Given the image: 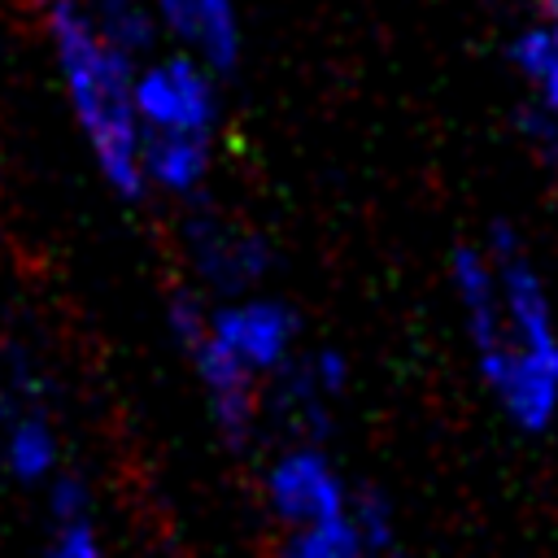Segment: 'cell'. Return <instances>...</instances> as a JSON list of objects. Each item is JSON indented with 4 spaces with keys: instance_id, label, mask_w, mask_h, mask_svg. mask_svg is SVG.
Listing matches in <instances>:
<instances>
[{
    "instance_id": "obj_5",
    "label": "cell",
    "mask_w": 558,
    "mask_h": 558,
    "mask_svg": "<svg viewBox=\"0 0 558 558\" xmlns=\"http://www.w3.org/2000/svg\"><path fill=\"white\" fill-rule=\"evenodd\" d=\"M209 336L231 357H240L253 375H262V371L283 366V357L292 349V336H296V318L279 301H244V305L218 310L209 318Z\"/></svg>"
},
{
    "instance_id": "obj_16",
    "label": "cell",
    "mask_w": 558,
    "mask_h": 558,
    "mask_svg": "<svg viewBox=\"0 0 558 558\" xmlns=\"http://www.w3.org/2000/svg\"><path fill=\"white\" fill-rule=\"evenodd\" d=\"M52 558H105L100 545H96V532L87 527V519H74V523H61L57 536H52Z\"/></svg>"
},
{
    "instance_id": "obj_20",
    "label": "cell",
    "mask_w": 558,
    "mask_h": 558,
    "mask_svg": "<svg viewBox=\"0 0 558 558\" xmlns=\"http://www.w3.org/2000/svg\"><path fill=\"white\" fill-rule=\"evenodd\" d=\"M362 558H401V554L388 545V549H371V554H362Z\"/></svg>"
},
{
    "instance_id": "obj_18",
    "label": "cell",
    "mask_w": 558,
    "mask_h": 558,
    "mask_svg": "<svg viewBox=\"0 0 558 558\" xmlns=\"http://www.w3.org/2000/svg\"><path fill=\"white\" fill-rule=\"evenodd\" d=\"M170 327H174V336L192 349V344L209 331V318L201 314V301H192V296H174V301H170Z\"/></svg>"
},
{
    "instance_id": "obj_2",
    "label": "cell",
    "mask_w": 558,
    "mask_h": 558,
    "mask_svg": "<svg viewBox=\"0 0 558 558\" xmlns=\"http://www.w3.org/2000/svg\"><path fill=\"white\" fill-rule=\"evenodd\" d=\"M131 100H135V118H144L153 131L205 135L209 122H214V87H209V78H205L192 61H183V57L153 65V70L135 83Z\"/></svg>"
},
{
    "instance_id": "obj_15",
    "label": "cell",
    "mask_w": 558,
    "mask_h": 558,
    "mask_svg": "<svg viewBox=\"0 0 558 558\" xmlns=\"http://www.w3.org/2000/svg\"><path fill=\"white\" fill-rule=\"evenodd\" d=\"M514 61H519V70L527 74V78H545L549 74V65L558 61V39H554V31L549 26H532V31H523L519 39H514Z\"/></svg>"
},
{
    "instance_id": "obj_1",
    "label": "cell",
    "mask_w": 558,
    "mask_h": 558,
    "mask_svg": "<svg viewBox=\"0 0 558 558\" xmlns=\"http://www.w3.org/2000/svg\"><path fill=\"white\" fill-rule=\"evenodd\" d=\"M48 31L70 87V105L87 131V144L105 179L122 196H140L144 187L140 122H135L126 57L87 22V13L74 0H48Z\"/></svg>"
},
{
    "instance_id": "obj_22",
    "label": "cell",
    "mask_w": 558,
    "mask_h": 558,
    "mask_svg": "<svg viewBox=\"0 0 558 558\" xmlns=\"http://www.w3.org/2000/svg\"><path fill=\"white\" fill-rule=\"evenodd\" d=\"M9 418V401H4V392H0V423Z\"/></svg>"
},
{
    "instance_id": "obj_21",
    "label": "cell",
    "mask_w": 558,
    "mask_h": 558,
    "mask_svg": "<svg viewBox=\"0 0 558 558\" xmlns=\"http://www.w3.org/2000/svg\"><path fill=\"white\" fill-rule=\"evenodd\" d=\"M541 4H545V17H554V22H558V0H541Z\"/></svg>"
},
{
    "instance_id": "obj_17",
    "label": "cell",
    "mask_w": 558,
    "mask_h": 558,
    "mask_svg": "<svg viewBox=\"0 0 558 558\" xmlns=\"http://www.w3.org/2000/svg\"><path fill=\"white\" fill-rule=\"evenodd\" d=\"M87 501H92V493H87V484L78 475H57V484H52V514H57V523L83 519Z\"/></svg>"
},
{
    "instance_id": "obj_10",
    "label": "cell",
    "mask_w": 558,
    "mask_h": 558,
    "mask_svg": "<svg viewBox=\"0 0 558 558\" xmlns=\"http://www.w3.org/2000/svg\"><path fill=\"white\" fill-rule=\"evenodd\" d=\"M205 166H209L205 135H187V131H148V135H140L144 179H157L174 192H187V187L201 183Z\"/></svg>"
},
{
    "instance_id": "obj_8",
    "label": "cell",
    "mask_w": 558,
    "mask_h": 558,
    "mask_svg": "<svg viewBox=\"0 0 558 558\" xmlns=\"http://www.w3.org/2000/svg\"><path fill=\"white\" fill-rule=\"evenodd\" d=\"M453 288H458V296H462V310H466V323H471L480 362L493 357V353H501L510 340H506L497 275H493L488 257L475 253V248H458V253H453Z\"/></svg>"
},
{
    "instance_id": "obj_13",
    "label": "cell",
    "mask_w": 558,
    "mask_h": 558,
    "mask_svg": "<svg viewBox=\"0 0 558 558\" xmlns=\"http://www.w3.org/2000/svg\"><path fill=\"white\" fill-rule=\"evenodd\" d=\"M100 26H105V39L118 48V52H135V48H148L153 44V17L144 9V0H100Z\"/></svg>"
},
{
    "instance_id": "obj_11",
    "label": "cell",
    "mask_w": 558,
    "mask_h": 558,
    "mask_svg": "<svg viewBox=\"0 0 558 558\" xmlns=\"http://www.w3.org/2000/svg\"><path fill=\"white\" fill-rule=\"evenodd\" d=\"M4 462L17 480H44L57 466V440H52L48 423L44 418L13 423L9 440H4Z\"/></svg>"
},
{
    "instance_id": "obj_12",
    "label": "cell",
    "mask_w": 558,
    "mask_h": 558,
    "mask_svg": "<svg viewBox=\"0 0 558 558\" xmlns=\"http://www.w3.org/2000/svg\"><path fill=\"white\" fill-rule=\"evenodd\" d=\"M362 554L366 549H362L357 527L349 523V514H340V519H323V523L296 527L279 558H362Z\"/></svg>"
},
{
    "instance_id": "obj_7",
    "label": "cell",
    "mask_w": 558,
    "mask_h": 558,
    "mask_svg": "<svg viewBox=\"0 0 558 558\" xmlns=\"http://www.w3.org/2000/svg\"><path fill=\"white\" fill-rule=\"evenodd\" d=\"M157 9L166 17V26L205 57V65H214V70L235 65L240 31H235L231 0H157Z\"/></svg>"
},
{
    "instance_id": "obj_3",
    "label": "cell",
    "mask_w": 558,
    "mask_h": 558,
    "mask_svg": "<svg viewBox=\"0 0 558 558\" xmlns=\"http://www.w3.org/2000/svg\"><path fill=\"white\" fill-rule=\"evenodd\" d=\"M266 497H270V510L292 527L340 519L349 510L344 484L318 449H288L266 475Z\"/></svg>"
},
{
    "instance_id": "obj_4",
    "label": "cell",
    "mask_w": 558,
    "mask_h": 558,
    "mask_svg": "<svg viewBox=\"0 0 558 558\" xmlns=\"http://www.w3.org/2000/svg\"><path fill=\"white\" fill-rule=\"evenodd\" d=\"M493 392L506 401L510 418L527 432H541L558 410V349H514L480 362Z\"/></svg>"
},
{
    "instance_id": "obj_9",
    "label": "cell",
    "mask_w": 558,
    "mask_h": 558,
    "mask_svg": "<svg viewBox=\"0 0 558 558\" xmlns=\"http://www.w3.org/2000/svg\"><path fill=\"white\" fill-rule=\"evenodd\" d=\"M192 240H196V266L222 292H235V288L253 283L270 262V253L257 235H240V231H227V227H214V222H196Z\"/></svg>"
},
{
    "instance_id": "obj_14",
    "label": "cell",
    "mask_w": 558,
    "mask_h": 558,
    "mask_svg": "<svg viewBox=\"0 0 558 558\" xmlns=\"http://www.w3.org/2000/svg\"><path fill=\"white\" fill-rule=\"evenodd\" d=\"M349 514V523L357 527V536H362V549L371 554V549H388L392 545V510H388V501L379 497V493H371V488H362L357 493V501H353V510H344Z\"/></svg>"
},
{
    "instance_id": "obj_6",
    "label": "cell",
    "mask_w": 558,
    "mask_h": 558,
    "mask_svg": "<svg viewBox=\"0 0 558 558\" xmlns=\"http://www.w3.org/2000/svg\"><path fill=\"white\" fill-rule=\"evenodd\" d=\"M192 357H196L201 384H205V392L214 401V418H218L222 436L231 445H244L248 432H253V414H257V405H253V379L257 375L240 357H231L209 331L192 344Z\"/></svg>"
},
{
    "instance_id": "obj_19",
    "label": "cell",
    "mask_w": 558,
    "mask_h": 558,
    "mask_svg": "<svg viewBox=\"0 0 558 558\" xmlns=\"http://www.w3.org/2000/svg\"><path fill=\"white\" fill-rule=\"evenodd\" d=\"M305 371H310V379L318 384V392H323V397H331V392H340V388H344V357H340V353H331V349L314 353V357L305 362Z\"/></svg>"
}]
</instances>
